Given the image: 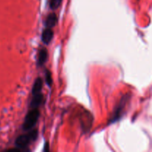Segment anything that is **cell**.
<instances>
[{
	"label": "cell",
	"mask_w": 152,
	"mask_h": 152,
	"mask_svg": "<svg viewBox=\"0 0 152 152\" xmlns=\"http://www.w3.org/2000/svg\"><path fill=\"white\" fill-rule=\"evenodd\" d=\"M38 137V131L37 129L32 130L28 134H22L18 137L15 142L16 148H19V150H24L34 141L37 140Z\"/></svg>",
	"instance_id": "1"
},
{
	"label": "cell",
	"mask_w": 152,
	"mask_h": 152,
	"mask_svg": "<svg viewBox=\"0 0 152 152\" xmlns=\"http://www.w3.org/2000/svg\"><path fill=\"white\" fill-rule=\"evenodd\" d=\"M129 99H130V97H129V95L128 94H125L121 98L120 102H118V104L116 105L115 108L114 109V111H113L112 114H111V117H110V120L108 121V123H114L116 121H118L121 118Z\"/></svg>",
	"instance_id": "2"
},
{
	"label": "cell",
	"mask_w": 152,
	"mask_h": 152,
	"mask_svg": "<svg viewBox=\"0 0 152 152\" xmlns=\"http://www.w3.org/2000/svg\"><path fill=\"white\" fill-rule=\"evenodd\" d=\"M39 118V111L38 108H31L25 116L24 123L22 125V129L27 132L32 129L36 126Z\"/></svg>",
	"instance_id": "3"
},
{
	"label": "cell",
	"mask_w": 152,
	"mask_h": 152,
	"mask_svg": "<svg viewBox=\"0 0 152 152\" xmlns=\"http://www.w3.org/2000/svg\"><path fill=\"white\" fill-rule=\"evenodd\" d=\"M48 53L45 48H42L38 53V57H37V65L39 66H42L46 61L48 60Z\"/></svg>",
	"instance_id": "4"
},
{
	"label": "cell",
	"mask_w": 152,
	"mask_h": 152,
	"mask_svg": "<svg viewBox=\"0 0 152 152\" xmlns=\"http://www.w3.org/2000/svg\"><path fill=\"white\" fill-rule=\"evenodd\" d=\"M32 95L33 97L31 99V104H30V107H31V108H38L41 105L43 101L42 94L41 92V93L34 94Z\"/></svg>",
	"instance_id": "5"
},
{
	"label": "cell",
	"mask_w": 152,
	"mask_h": 152,
	"mask_svg": "<svg viewBox=\"0 0 152 152\" xmlns=\"http://www.w3.org/2000/svg\"><path fill=\"white\" fill-rule=\"evenodd\" d=\"M53 37V32L52 28H46L42 34V41L44 44L48 45L50 42Z\"/></svg>",
	"instance_id": "6"
},
{
	"label": "cell",
	"mask_w": 152,
	"mask_h": 152,
	"mask_svg": "<svg viewBox=\"0 0 152 152\" xmlns=\"http://www.w3.org/2000/svg\"><path fill=\"white\" fill-rule=\"evenodd\" d=\"M56 22H57V16H56V13H50L47 16L45 19L46 28H53L56 25Z\"/></svg>",
	"instance_id": "7"
},
{
	"label": "cell",
	"mask_w": 152,
	"mask_h": 152,
	"mask_svg": "<svg viewBox=\"0 0 152 152\" xmlns=\"http://www.w3.org/2000/svg\"><path fill=\"white\" fill-rule=\"evenodd\" d=\"M42 85H43L42 80L40 77H38V78L36 79L35 81H34V86H33L32 94L41 93L42 89Z\"/></svg>",
	"instance_id": "8"
},
{
	"label": "cell",
	"mask_w": 152,
	"mask_h": 152,
	"mask_svg": "<svg viewBox=\"0 0 152 152\" xmlns=\"http://www.w3.org/2000/svg\"><path fill=\"white\" fill-rule=\"evenodd\" d=\"M61 2H62V0H50V2H49L50 8L51 10H56L60 5Z\"/></svg>",
	"instance_id": "9"
},
{
	"label": "cell",
	"mask_w": 152,
	"mask_h": 152,
	"mask_svg": "<svg viewBox=\"0 0 152 152\" xmlns=\"http://www.w3.org/2000/svg\"><path fill=\"white\" fill-rule=\"evenodd\" d=\"M45 82L48 86H50L52 84V77H51V73L50 71L47 70L45 72Z\"/></svg>",
	"instance_id": "10"
}]
</instances>
